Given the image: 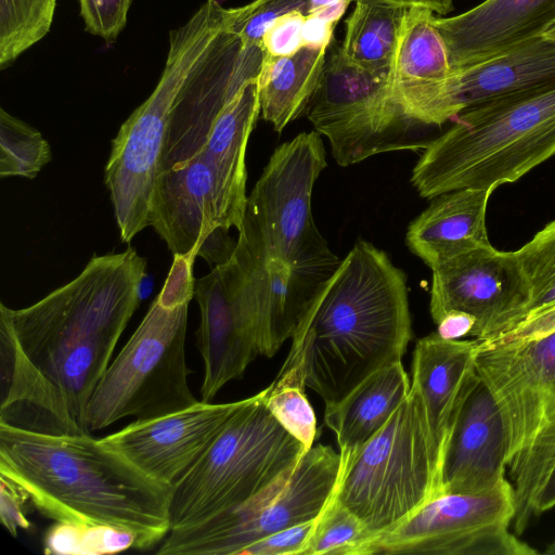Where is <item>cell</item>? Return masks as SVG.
<instances>
[{
    "label": "cell",
    "instance_id": "d4e9b609",
    "mask_svg": "<svg viewBox=\"0 0 555 555\" xmlns=\"http://www.w3.org/2000/svg\"><path fill=\"white\" fill-rule=\"evenodd\" d=\"M493 191L468 188L431 198L408 228L409 249L434 269L454 256L491 245L486 219Z\"/></svg>",
    "mask_w": 555,
    "mask_h": 555
},
{
    "label": "cell",
    "instance_id": "484cf974",
    "mask_svg": "<svg viewBox=\"0 0 555 555\" xmlns=\"http://www.w3.org/2000/svg\"><path fill=\"white\" fill-rule=\"evenodd\" d=\"M411 389L402 361L362 380L341 401L325 406L324 424L335 434L340 456L348 460L374 437Z\"/></svg>",
    "mask_w": 555,
    "mask_h": 555
},
{
    "label": "cell",
    "instance_id": "7bdbcfd3",
    "mask_svg": "<svg viewBox=\"0 0 555 555\" xmlns=\"http://www.w3.org/2000/svg\"><path fill=\"white\" fill-rule=\"evenodd\" d=\"M334 28V24L308 14L302 29L304 47L327 49L333 39Z\"/></svg>",
    "mask_w": 555,
    "mask_h": 555
},
{
    "label": "cell",
    "instance_id": "cb8c5ba5",
    "mask_svg": "<svg viewBox=\"0 0 555 555\" xmlns=\"http://www.w3.org/2000/svg\"><path fill=\"white\" fill-rule=\"evenodd\" d=\"M434 17L429 9H408L389 70L393 100L421 126H430L435 104L451 74L447 48Z\"/></svg>",
    "mask_w": 555,
    "mask_h": 555
},
{
    "label": "cell",
    "instance_id": "60d3db41",
    "mask_svg": "<svg viewBox=\"0 0 555 555\" xmlns=\"http://www.w3.org/2000/svg\"><path fill=\"white\" fill-rule=\"evenodd\" d=\"M555 331V306L528 318L513 330L491 341L483 344H502L515 340H528L543 337Z\"/></svg>",
    "mask_w": 555,
    "mask_h": 555
},
{
    "label": "cell",
    "instance_id": "8992f818",
    "mask_svg": "<svg viewBox=\"0 0 555 555\" xmlns=\"http://www.w3.org/2000/svg\"><path fill=\"white\" fill-rule=\"evenodd\" d=\"M194 258L173 256L165 283L143 320L108 365L86 410V433L127 416L162 417L201 400L185 362L188 308L194 297Z\"/></svg>",
    "mask_w": 555,
    "mask_h": 555
},
{
    "label": "cell",
    "instance_id": "d590c367",
    "mask_svg": "<svg viewBox=\"0 0 555 555\" xmlns=\"http://www.w3.org/2000/svg\"><path fill=\"white\" fill-rule=\"evenodd\" d=\"M310 0H254L229 9V28L237 34L245 47L262 48V37L271 23L287 13L300 11L308 15Z\"/></svg>",
    "mask_w": 555,
    "mask_h": 555
},
{
    "label": "cell",
    "instance_id": "8d00e7d4",
    "mask_svg": "<svg viewBox=\"0 0 555 555\" xmlns=\"http://www.w3.org/2000/svg\"><path fill=\"white\" fill-rule=\"evenodd\" d=\"M86 30L105 41H115L126 26L133 0H78Z\"/></svg>",
    "mask_w": 555,
    "mask_h": 555
},
{
    "label": "cell",
    "instance_id": "b9f144b4",
    "mask_svg": "<svg viewBox=\"0 0 555 555\" xmlns=\"http://www.w3.org/2000/svg\"><path fill=\"white\" fill-rule=\"evenodd\" d=\"M476 324L474 317L459 311L444 314L437 325V334L444 339H462L470 336Z\"/></svg>",
    "mask_w": 555,
    "mask_h": 555
},
{
    "label": "cell",
    "instance_id": "ba28073f",
    "mask_svg": "<svg viewBox=\"0 0 555 555\" xmlns=\"http://www.w3.org/2000/svg\"><path fill=\"white\" fill-rule=\"evenodd\" d=\"M228 20V9L216 0H207L183 25L170 31L167 59L156 87L112 140L104 183L122 243H130L151 227L175 100L225 29Z\"/></svg>",
    "mask_w": 555,
    "mask_h": 555
},
{
    "label": "cell",
    "instance_id": "836d02e7",
    "mask_svg": "<svg viewBox=\"0 0 555 555\" xmlns=\"http://www.w3.org/2000/svg\"><path fill=\"white\" fill-rule=\"evenodd\" d=\"M375 537L333 496L317 519L305 555H365L369 543Z\"/></svg>",
    "mask_w": 555,
    "mask_h": 555
},
{
    "label": "cell",
    "instance_id": "4fadbf2b",
    "mask_svg": "<svg viewBox=\"0 0 555 555\" xmlns=\"http://www.w3.org/2000/svg\"><path fill=\"white\" fill-rule=\"evenodd\" d=\"M341 456L312 446L294 472L246 503L197 524L170 530L158 555H240L267 535L317 518L333 499Z\"/></svg>",
    "mask_w": 555,
    "mask_h": 555
},
{
    "label": "cell",
    "instance_id": "2e32d148",
    "mask_svg": "<svg viewBox=\"0 0 555 555\" xmlns=\"http://www.w3.org/2000/svg\"><path fill=\"white\" fill-rule=\"evenodd\" d=\"M431 271L429 310L435 323L448 312H464L476 320L470 337L491 341L527 317L531 291L515 251L482 246Z\"/></svg>",
    "mask_w": 555,
    "mask_h": 555
},
{
    "label": "cell",
    "instance_id": "277c9868",
    "mask_svg": "<svg viewBox=\"0 0 555 555\" xmlns=\"http://www.w3.org/2000/svg\"><path fill=\"white\" fill-rule=\"evenodd\" d=\"M260 109L241 94L216 118L203 147L183 166L158 175L151 227L173 256L225 261L234 250L228 233L242 229L246 195V149Z\"/></svg>",
    "mask_w": 555,
    "mask_h": 555
},
{
    "label": "cell",
    "instance_id": "c3c4849f",
    "mask_svg": "<svg viewBox=\"0 0 555 555\" xmlns=\"http://www.w3.org/2000/svg\"><path fill=\"white\" fill-rule=\"evenodd\" d=\"M544 554L555 555V541L547 545V547L543 552Z\"/></svg>",
    "mask_w": 555,
    "mask_h": 555
},
{
    "label": "cell",
    "instance_id": "52a82bcc",
    "mask_svg": "<svg viewBox=\"0 0 555 555\" xmlns=\"http://www.w3.org/2000/svg\"><path fill=\"white\" fill-rule=\"evenodd\" d=\"M477 371L501 414L506 475L515 492L512 529L522 534L555 468V331L540 338L482 344Z\"/></svg>",
    "mask_w": 555,
    "mask_h": 555
},
{
    "label": "cell",
    "instance_id": "ee69618b",
    "mask_svg": "<svg viewBox=\"0 0 555 555\" xmlns=\"http://www.w3.org/2000/svg\"><path fill=\"white\" fill-rule=\"evenodd\" d=\"M351 0H310L308 14L336 25Z\"/></svg>",
    "mask_w": 555,
    "mask_h": 555
},
{
    "label": "cell",
    "instance_id": "ab89813d",
    "mask_svg": "<svg viewBox=\"0 0 555 555\" xmlns=\"http://www.w3.org/2000/svg\"><path fill=\"white\" fill-rule=\"evenodd\" d=\"M26 499V493L20 487L0 475V519L13 537L17 535L18 529L29 528L23 509Z\"/></svg>",
    "mask_w": 555,
    "mask_h": 555
},
{
    "label": "cell",
    "instance_id": "4316f807",
    "mask_svg": "<svg viewBox=\"0 0 555 555\" xmlns=\"http://www.w3.org/2000/svg\"><path fill=\"white\" fill-rule=\"evenodd\" d=\"M327 49L302 47L296 53L266 57L258 79L260 116L276 132L307 113L320 86Z\"/></svg>",
    "mask_w": 555,
    "mask_h": 555
},
{
    "label": "cell",
    "instance_id": "9c48e42d",
    "mask_svg": "<svg viewBox=\"0 0 555 555\" xmlns=\"http://www.w3.org/2000/svg\"><path fill=\"white\" fill-rule=\"evenodd\" d=\"M307 452L268 410L247 398L206 452L171 487L170 530L237 507L289 476Z\"/></svg>",
    "mask_w": 555,
    "mask_h": 555
},
{
    "label": "cell",
    "instance_id": "44dd1931",
    "mask_svg": "<svg viewBox=\"0 0 555 555\" xmlns=\"http://www.w3.org/2000/svg\"><path fill=\"white\" fill-rule=\"evenodd\" d=\"M555 81V42L543 36L451 72L430 118L440 126L463 111L509 93Z\"/></svg>",
    "mask_w": 555,
    "mask_h": 555
},
{
    "label": "cell",
    "instance_id": "7dc6e473",
    "mask_svg": "<svg viewBox=\"0 0 555 555\" xmlns=\"http://www.w3.org/2000/svg\"><path fill=\"white\" fill-rule=\"evenodd\" d=\"M542 36L544 38L555 42V24L552 25Z\"/></svg>",
    "mask_w": 555,
    "mask_h": 555
},
{
    "label": "cell",
    "instance_id": "5b68a950",
    "mask_svg": "<svg viewBox=\"0 0 555 555\" xmlns=\"http://www.w3.org/2000/svg\"><path fill=\"white\" fill-rule=\"evenodd\" d=\"M422 151L411 182L424 198L519 180L555 156V81L463 111Z\"/></svg>",
    "mask_w": 555,
    "mask_h": 555
},
{
    "label": "cell",
    "instance_id": "5bb4252c",
    "mask_svg": "<svg viewBox=\"0 0 555 555\" xmlns=\"http://www.w3.org/2000/svg\"><path fill=\"white\" fill-rule=\"evenodd\" d=\"M307 116L314 130L326 137L333 157L343 167L386 152L424 150L428 144L413 135L421 125L393 100L389 75L351 63L340 44L326 55Z\"/></svg>",
    "mask_w": 555,
    "mask_h": 555
},
{
    "label": "cell",
    "instance_id": "74e56055",
    "mask_svg": "<svg viewBox=\"0 0 555 555\" xmlns=\"http://www.w3.org/2000/svg\"><path fill=\"white\" fill-rule=\"evenodd\" d=\"M318 517L273 532L249 544L240 555H305Z\"/></svg>",
    "mask_w": 555,
    "mask_h": 555
},
{
    "label": "cell",
    "instance_id": "f35d334b",
    "mask_svg": "<svg viewBox=\"0 0 555 555\" xmlns=\"http://www.w3.org/2000/svg\"><path fill=\"white\" fill-rule=\"evenodd\" d=\"M307 14L293 11L275 18L262 37L266 57L288 56L304 47L302 29Z\"/></svg>",
    "mask_w": 555,
    "mask_h": 555
},
{
    "label": "cell",
    "instance_id": "4dcf8cb0",
    "mask_svg": "<svg viewBox=\"0 0 555 555\" xmlns=\"http://www.w3.org/2000/svg\"><path fill=\"white\" fill-rule=\"evenodd\" d=\"M129 548L143 550L140 537L109 525L56 522L46 532L43 552L54 555H104Z\"/></svg>",
    "mask_w": 555,
    "mask_h": 555
},
{
    "label": "cell",
    "instance_id": "d6986e66",
    "mask_svg": "<svg viewBox=\"0 0 555 555\" xmlns=\"http://www.w3.org/2000/svg\"><path fill=\"white\" fill-rule=\"evenodd\" d=\"M479 344L477 338L444 339L435 332L414 348L411 385L424 403L439 482L461 413L481 382L476 364Z\"/></svg>",
    "mask_w": 555,
    "mask_h": 555
},
{
    "label": "cell",
    "instance_id": "f6af8a7d",
    "mask_svg": "<svg viewBox=\"0 0 555 555\" xmlns=\"http://www.w3.org/2000/svg\"><path fill=\"white\" fill-rule=\"evenodd\" d=\"M406 8L421 7L439 15H446L453 9V0H385Z\"/></svg>",
    "mask_w": 555,
    "mask_h": 555
},
{
    "label": "cell",
    "instance_id": "e575fe53",
    "mask_svg": "<svg viewBox=\"0 0 555 555\" xmlns=\"http://www.w3.org/2000/svg\"><path fill=\"white\" fill-rule=\"evenodd\" d=\"M515 254L531 291L527 320L555 306V220L537 232Z\"/></svg>",
    "mask_w": 555,
    "mask_h": 555
},
{
    "label": "cell",
    "instance_id": "f546056e",
    "mask_svg": "<svg viewBox=\"0 0 555 555\" xmlns=\"http://www.w3.org/2000/svg\"><path fill=\"white\" fill-rule=\"evenodd\" d=\"M56 0H0V68L11 65L50 30Z\"/></svg>",
    "mask_w": 555,
    "mask_h": 555
},
{
    "label": "cell",
    "instance_id": "8fae6325",
    "mask_svg": "<svg viewBox=\"0 0 555 555\" xmlns=\"http://www.w3.org/2000/svg\"><path fill=\"white\" fill-rule=\"evenodd\" d=\"M321 134L301 132L275 149L247 198L242 229L267 261L317 288L337 267L314 224L311 197L326 167Z\"/></svg>",
    "mask_w": 555,
    "mask_h": 555
},
{
    "label": "cell",
    "instance_id": "6da1fadb",
    "mask_svg": "<svg viewBox=\"0 0 555 555\" xmlns=\"http://www.w3.org/2000/svg\"><path fill=\"white\" fill-rule=\"evenodd\" d=\"M412 338L406 275L359 240L309 298L282 367H295L325 406L402 361Z\"/></svg>",
    "mask_w": 555,
    "mask_h": 555
},
{
    "label": "cell",
    "instance_id": "3957f363",
    "mask_svg": "<svg viewBox=\"0 0 555 555\" xmlns=\"http://www.w3.org/2000/svg\"><path fill=\"white\" fill-rule=\"evenodd\" d=\"M194 298L203 402H211L258 356L273 357L292 338L302 302L291 268L268 262L243 231L231 256L195 280Z\"/></svg>",
    "mask_w": 555,
    "mask_h": 555
},
{
    "label": "cell",
    "instance_id": "603a6c76",
    "mask_svg": "<svg viewBox=\"0 0 555 555\" xmlns=\"http://www.w3.org/2000/svg\"><path fill=\"white\" fill-rule=\"evenodd\" d=\"M0 345V425L43 435L87 434L60 389L24 352L9 318L1 310Z\"/></svg>",
    "mask_w": 555,
    "mask_h": 555
},
{
    "label": "cell",
    "instance_id": "7402d4cb",
    "mask_svg": "<svg viewBox=\"0 0 555 555\" xmlns=\"http://www.w3.org/2000/svg\"><path fill=\"white\" fill-rule=\"evenodd\" d=\"M506 478L505 433L496 403L480 382L461 413L444 459L440 495L478 494Z\"/></svg>",
    "mask_w": 555,
    "mask_h": 555
},
{
    "label": "cell",
    "instance_id": "f1b7e54d",
    "mask_svg": "<svg viewBox=\"0 0 555 555\" xmlns=\"http://www.w3.org/2000/svg\"><path fill=\"white\" fill-rule=\"evenodd\" d=\"M117 341L111 338L82 340L33 362L60 389L83 430L88 403L109 365Z\"/></svg>",
    "mask_w": 555,
    "mask_h": 555
},
{
    "label": "cell",
    "instance_id": "bcb514c9",
    "mask_svg": "<svg viewBox=\"0 0 555 555\" xmlns=\"http://www.w3.org/2000/svg\"><path fill=\"white\" fill-rule=\"evenodd\" d=\"M555 507V468L546 483V487L542 493L539 502V515L541 516L545 512Z\"/></svg>",
    "mask_w": 555,
    "mask_h": 555
},
{
    "label": "cell",
    "instance_id": "30bf717a",
    "mask_svg": "<svg viewBox=\"0 0 555 555\" xmlns=\"http://www.w3.org/2000/svg\"><path fill=\"white\" fill-rule=\"evenodd\" d=\"M440 494L424 403L411 385L385 426L348 460L334 499L376 537Z\"/></svg>",
    "mask_w": 555,
    "mask_h": 555
},
{
    "label": "cell",
    "instance_id": "7c38bea8",
    "mask_svg": "<svg viewBox=\"0 0 555 555\" xmlns=\"http://www.w3.org/2000/svg\"><path fill=\"white\" fill-rule=\"evenodd\" d=\"M146 266L132 247L94 255L74 280L36 304L15 310L1 302L0 310L34 363L82 340H118L140 305Z\"/></svg>",
    "mask_w": 555,
    "mask_h": 555
},
{
    "label": "cell",
    "instance_id": "ffe728a7",
    "mask_svg": "<svg viewBox=\"0 0 555 555\" xmlns=\"http://www.w3.org/2000/svg\"><path fill=\"white\" fill-rule=\"evenodd\" d=\"M434 24L453 72L541 37L555 24V0H486Z\"/></svg>",
    "mask_w": 555,
    "mask_h": 555
},
{
    "label": "cell",
    "instance_id": "e0dca14e",
    "mask_svg": "<svg viewBox=\"0 0 555 555\" xmlns=\"http://www.w3.org/2000/svg\"><path fill=\"white\" fill-rule=\"evenodd\" d=\"M263 61V49L245 47L228 21L175 100L159 173L183 166L203 147L224 106L259 79Z\"/></svg>",
    "mask_w": 555,
    "mask_h": 555
},
{
    "label": "cell",
    "instance_id": "d6a6232c",
    "mask_svg": "<svg viewBox=\"0 0 555 555\" xmlns=\"http://www.w3.org/2000/svg\"><path fill=\"white\" fill-rule=\"evenodd\" d=\"M51 158V147L36 128L0 108L1 178L34 179Z\"/></svg>",
    "mask_w": 555,
    "mask_h": 555
},
{
    "label": "cell",
    "instance_id": "1f68e13d",
    "mask_svg": "<svg viewBox=\"0 0 555 555\" xmlns=\"http://www.w3.org/2000/svg\"><path fill=\"white\" fill-rule=\"evenodd\" d=\"M305 388L297 369L282 367L276 378L262 391L264 403L273 417L308 451L317 437V420Z\"/></svg>",
    "mask_w": 555,
    "mask_h": 555
},
{
    "label": "cell",
    "instance_id": "83f0119b",
    "mask_svg": "<svg viewBox=\"0 0 555 555\" xmlns=\"http://www.w3.org/2000/svg\"><path fill=\"white\" fill-rule=\"evenodd\" d=\"M346 21L341 51L351 63L367 72L389 75L406 7L385 0H354Z\"/></svg>",
    "mask_w": 555,
    "mask_h": 555
},
{
    "label": "cell",
    "instance_id": "7a4b0ae2",
    "mask_svg": "<svg viewBox=\"0 0 555 555\" xmlns=\"http://www.w3.org/2000/svg\"><path fill=\"white\" fill-rule=\"evenodd\" d=\"M0 475L56 522L135 532L143 550L170 531L171 487L89 434L43 435L0 425Z\"/></svg>",
    "mask_w": 555,
    "mask_h": 555
},
{
    "label": "cell",
    "instance_id": "9a60e30c",
    "mask_svg": "<svg viewBox=\"0 0 555 555\" xmlns=\"http://www.w3.org/2000/svg\"><path fill=\"white\" fill-rule=\"evenodd\" d=\"M515 492L507 478L478 494H441L388 532L365 555H535L512 530Z\"/></svg>",
    "mask_w": 555,
    "mask_h": 555
},
{
    "label": "cell",
    "instance_id": "ac0fdd59",
    "mask_svg": "<svg viewBox=\"0 0 555 555\" xmlns=\"http://www.w3.org/2000/svg\"><path fill=\"white\" fill-rule=\"evenodd\" d=\"M247 398L198 403L157 418L130 423L102 440L147 477L172 487L206 452Z\"/></svg>",
    "mask_w": 555,
    "mask_h": 555
}]
</instances>
